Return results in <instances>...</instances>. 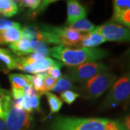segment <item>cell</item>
I'll use <instances>...</instances> for the list:
<instances>
[{"label":"cell","mask_w":130,"mask_h":130,"mask_svg":"<svg viewBox=\"0 0 130 130\" xmlns=\"http://www.w3.org/2000/svg\"><path fill=\"white\" fill-rule=\"evenodd\" d=\"M109 55L108 51L101 48H72L64 46H56L49 49V56L56 59L63 64L74 67L89 62L101 60Z\"/></svg>","instance_id":"obj_1"},{"label":"cell","mask_w":130,"mask_h":130,"mask_svg":"<svg viewBox=\"0 0 130 130\" xmlns=\"http://www.w3.org/2000/svg\"><path fill=\"white\" fill-rule=\"evenodd\" d=\"M50 130H125L119 120L103 118H79L73 116L56 117Z\"/></svg>","instance_id":"obj_2"},{"label":"cell","mask_w":130,"mask_h":130,"mask_svg":"<svg viewBox=\"0 0 130 130\" xmlns=\"http://www.w3.org/2000/svg\"><path fill=\"white\" fill-rule=\"evenodd\" d=\"M41 35V41L66 47L79 46L84 33L77 32L69 27H56L43 25L38 26Z\"/></svg>","instance_id":"obj_3"},{"label":"cell","mask_w":130,"mask_h":130,"mask_svg":"<svg viewBox=\"0 0 130 130\" xmlns=\"http://www.w3.org/2000/svg\"><path fill=\"white\" fill-rule=\"evenodd\" d=\"M3 111V121H5L7 130L30 129L33 121L31 113L23 109L14 108L10 93L5 96Z\"/></svg>","instance_id":"obj_4"},{"label":"cell","mask_w":130,"mask_h":130,"mask_svg":"<svg viewBox=\"0 0 130 130\" xmlns=\"http://www.w3.org/2000/svg\"><path fill=\"white\" fill-rule=\"evenodd\" d=\"M130 100V72L116 80L112 85L101 108L108 110Z\"/></svg>","instance_id":"obj_5"},{"label":"cell","mask_w":130,"mask_h":130,"mask_svg":"<svg viewBox=\"0 0 130 130\" xmlns=\"http://www.w3.org/2000/svg\"><path fill=\"white\" fill-rule=\"evenodd\" d=\"M116 80V75L108 71L97 74L83 84L82 88H78L80 97L85 99H95L101 97L107 90L111 88Z\"/></svg>","instance_id":"obj_6"},{"label":"cell","mask_w":130,"mask_h":130,"mask_svg":"<svg viewBox=\"0 0 130 130\" xmlns=\"http://www.w3.org/2000/svg\"><path fill=\"white\" fill-rule=\"evenodd\" d=\"M108 67L103 62H89L67 70V75L72 83L85 84L89 79L93 78L103 72H107Z\"/></svg>","instance_id":"obj_7"},{"label":"cell","mask_w":130,"mask_h":130,"mask_svg":"<svg viewBox=\"0 0 130 130\" xmlns=\"http://www.w3.org/2000/svg\"><path fill=\"white\" fill-rule=\"evenodd\" d=\"M94 32L101 35L108 41L130 42L129 29L111 21L96 26Z\"/></svg>","instance_id":"obj_8"},{"label":"cell","mask_w":130,"mask_h":130,"mask_svg":"<svg viewBox=\"0 0 130 130\" xmlns=\"http://www.w3.org/2000/svg\"><path fill=\"white\" fill-rule=\"evenodd\" d=\"M57 61L54 60L48 57H43L38 60L35 61L30 64L23 66L19 70L30 74L47 73L48 70L56 64Z\"/></svg>","instance_id":"obj_9"},{"label":"cell","mask_w":130,"mask_h":130,"mask_svg":"<svg viewBox=\"0 0 130 130\" xmlns=\"http://www.w3.org/2000/svg\"><path fill=\"white\" fill-rule=\"evenodd\" d=\"M67 24L71 25L87 16L86 9L78 1L70 0L67 1Z\"/></svg>","instance_id":"obj_10"},{"label":"cell","mask_w":130,"mask_h":130,"mask_svg":"<svg viewBox=\"0 0 130 130\" xmlns=\"http://www.w3.org/2000/svg\"><path fill=\"white\" fill-rule=\"evenodd\" d=\"M22 38L21 28H9L0 30V45L11 44L18 41Z\"/></svg>","instance_id":"obj_11"},{"label":"cell","mask_w":130,"mask_h":130,"mask_svg":"<svg viewBox=\"0 0 130 130\" xmlns=\"http://www.w3.org/2000/svg\"><path fill=\"white\" fill-rule=\"evenodd\" d=\"M106 41L101 35L95 32L84 33V36L79 43V46L84 48H96Z\"/></svg>","instance_id":"obj_12"},{"label":"cell","mask_w":130,"mask_h":130,"mask_svg":"<svg viewBox=\"0 0 130 130\" xmlns=\"http://www.w3.org/2000/svg\"><path fill=\"white\" fill-rule=\"evenodd\" d=\"M9 47L14 54L21 57L33 52L30 46V41L24 38H21L18 41L9 44Z\"/></svg>","instance_id":"obj_13"},{"label":"cell","mask_w":130,"mask_h":130,"mask_svg":"<svg viewBox=\"0 0 130 130\" xmlns=\"http://www.w3.org/2000/svg\"><path fill=\"white\" fill-rule=\"evenodd\" d=\"M47 74H48L47 73H40L35 75L26 74L28 84L32 85L33 88L36 90V91L40 96L45 94L43 89V81Z\"/></svg>","instance_id":"obj_14"},{"label":"cell","mask_w":130,"mask_h":130,"mask_svg":"<svg viewBox=\"0 0 130 130\" xmlns=\"http://www.w3.org/2000/svg\"><path fill=\"white\" fill-rule=\"evenodd\" d=\"M19 9L17 2L12 0H0V14L10 18L18 13Z\"/></svg>","instance_id":"obj_15"},{"label":"cell","mask_w":130,"mask_h":130,"mask_svg":"<svg viewBox=\"0 0 130 130\" xmlns=\"http://www.w3.org/2000/svg\"><path fill=\"white\" fill-rule=\"evenodd\" d=\"M77 90L73 85L72 81L67 74H62L61 77L59 79H57L55 86L51 90L56 93H63L67 90Z\"/></svg>","instance_id":"obj_16"},{"label":"cell","mask_w":130,"mask_h":130,"mask_svg":"<svg viewBox=\"0 0 130 130\" xmlns=\"http://www.w3.org/2000/svg\"><path fill=\"white\" fill-rule=\"evenodd\" d=\"M0 61H2L9 70L17 69L18 57L7 49L0 48Z\"/></svg>","instance_id":"obj_17"},{"label":"cell","mask_w":130,"mask_h":130,"mask_svg":"<svg viewBox=\"0 0 130 130\" xmlns=\"http://www.w3.org/2000/svg\"><path fill=\"white\" fill-rule=\"evenodd\" d=\"M69 28L77 32L88 33V32H93L96 28V25L92 23L88 20L85 18L82 19L79 21H77L74 23H72L69 25Z\"/></svg>","instance_id":"obj_18"},{"label":"cell","mask_w":130,"mask_h":130,"mask_svg":"<svg viewBox=\"0 0 130 130\" xmlns=\"http://www.w3.org/2000/svg\"><path fill=\"white\" fill-rule=\"evenodd\" d=\"M22 30V38L28 41H41V35L38 26H25Z\"/></svg>","instance_id":"obj_19"},{"label":"cell","mask_w":130,"mask_h":130,"mask_svg":"<svg viewBox=\"0 0 130 130\" xmlns=\"http://www.w3.org/2000/svg\"><path fill=\"white\" fill-rule=\"evenodd\" d=\"M9 79L12 88L24 89L28 85V79L26 77V74H9Z\"/></svg>","instance_id":"obj_20"},{"label":"cell","mask_w":130,"mask_h":130,"mask_svg":"<svg viewBox=\"0 0 130 130\" xmlns=\"http://www.w3.org/2000/svg\"><path fill=\"white\" fill-rule=\"evenodd\" d=\"M47 98L48 104L50 108V113L53 114L60 111L63 105V101L57 95L50 92H47L44 94Z\"/></svg>","instance_id":"obj_21"},{"label":"cell","mask_w":130,"mask_h":130,"mask_svg":"<svg viewBox=\"0 0 130 130\" xmlns=\"http://www.w3.org/2000/svg\"><path fill=\"white\" fill-rule=\"evenodd\" d=\"M30 46L32 51L40 54L43 57H48L49 56V48L47 46L46 43L41 41H31Z\"/></svg>","instance_id":"obj_22"},{"label":"cell","mask_w":130,"mask_h":130,"mask_svg":"<svg viewBox=\"0 0 130 130\" xmlns=\"http://www.w3.org/2000/svg\"><path fill=\"white\" fill-rule=\"evenodd\" d=\"M111 22L124 25L130 30V9L112 16Z\"/></svg>","instance_id":"obj_23"},{"label":"cell","mask_w":130,"mask_h":130,"mask_svg":"<svg viewBox=\"0 0 130 130\" xmlns=\"http://www.w3.org/2000/svg\"><path fill=\"white\" fill-rule=\"evenodd\" d=\"M113 15L130 9V0H115L113 2Z\"/></svg>","instance_id":"obj_24"},{"label":"cell","mask_w":130,"mask_h":130,"mask_svg":"<svg viewBox=\"0 0 130 130\" xmlns=\"http://www.w3.org/2000/svg\"><path fill=\"white\" fill-rule=\"evenodd\" d=\"M18 6L21 8H28L30 10V12H34L38 8L41 1L40 0H23L18 2Z\"/></svg>","instance_id":"obj_25"},{"label":"cell","mask_w":130,"mask_h":130,"mask_svg":"<svg viewBox=\"0 0 130 130\" xmlns=\"http://www.w3.org/2000/svg\"><path fill=\"white\" fill-rule=\"evenodd\" d=\"M80 97L79 93H75L72 90H67L61 93V99L62 101L71 105L77 100V98Z\"/></svg>","instance_id":"obj_26"},{"label":"cell","mask_w":130,"mask_h":130,"mask_svg":"<svg viewBox=\"0 0 130 130\" xmlns=\"http://www.w3.org/2000/svg\"><path fill=\"white\" fill-rule=\"evenodd\" d=\"M63 66H64V64L61 62L57 61L56 64L54 65L51 68L48 70L47 74L48 76H51V77H53L54 79H59L62 75L61 72V68Z\"/></svg>","instance_id":"obj_27"},{"label":"cell","mask_w":130,"mask_h":130,"mask_svg":"<svg viewBox=\"0 0 130 130\" xmlns=\"http://www.w3.org/2000/svg\"><path fill=\"white\" fill-rule=\"evenodd\" d=\"M13 28H21V25L20 24L16 22H12L11 20L5 19H0V30Z\"/></svg>","instance_id":"obj_28"},{"label":"cell","mask_w":130,"mask_h":130,"mask_svg":"<svg viewBox=\"0 0 130 130\" xmlns=\"http://www.w3.org/2000/svg\"><path fill=\"white\" fill-rule=\"evenodd\" d=\"M56 82H57V79H54V78L51 77V76H48L47 74L46 77L44 78V81H43V89H44L45 93L51 90L55 86Z\"/></svg>","instance_id":"obj_29"},{"label":"cell","mask_w":130,"mask_h":130,"mask_svg":"<svg viewBox=\"0 0 130 130\" xmlns=\"http://www.w3.org/2000/svg\"><path fill=\"white\" fill-rule=\"evenodd\" d=\"M54 2H55V1H41V3L40 6L38 7V8L36 10H35L34 12H30V13H29V15H30V17H32V16L36 17L37 14H40V13L42 12L44 9H46L47 7H48V6L50 5V4Z\"/></svg>","instance_id":"obj_30"},{"label":"cell","mask_w":130,"mask_h":130,"mask_svg":"<svg viewBox=\"0 0 130 130\" xmlns=\"http://www.w3.org/2000/svg\"><path fill=\"white\" fill-rule=\"evenodd\" d=\"M9 92L5 90L4 89L0 88V119L3 120L4 118V111H3V107H4V103H5V96L9 93Z\"/></svg>","instance_id":"obj_31"},{"label":"cell","mask_w":130,"mask_h":130,"mask_svg":"<svg viewBox=\"0 0 130 130\" xmlns=\"http://www.w3.org/2000/svg\"><path fill=\"white\" fill-rule=\"evenodd\" d=\"M40 95H36V96H32L30 97V104H31V108L32 110H36L39 111V106H40Z\"/></svg>","instance_id":"obj_32"},{"label":"cell","mask_w":130,"mask_h":130,"mask_svg":"<svg viewBox=\"0 0 130 130\" xmlns=\"http://www.w3.org/2000/svg\"><path fill=\"white\" fill-rule=\"evenodd\" d=\"M24 95L28 96V97H32V96H36V95H39L36 91V90L33 88L32 85H28L24 88Z\"/></svg>","instance_id":"obj_33"},{"label":"cell","mask_w":130,"mask_h":130,"mask_svg":"<svg viewBox=\"0 0 130 130\" xmlns=\"http://www.w3.org/2000/svg\"><path fill=\"white\" fill-rule=\"evenodd\" d=\"M12 98L13 100H18L20 98H23L24 95V89H16L12 88V93H11Z\"/></svg>","instance_id":"obj_34"},{"label":"cell","mask_w":130,"mask_h":130,"mask_svg":"<svg viewBox=\"0 0 130 130\" xmlns=\"http://www.w3.org/2000/svg\"><path fill=\"white\" fill-rule=\"evenodd\" d=\"M119 121L121 122L125 130H130V114L126 115Z\"/></svg>","instance_id":"obj_35"},{"label":"cell","mask_w":130,"mask_h":130,"mask_svg":"<svg viewBox=\"0 0 130 130\" xmlns=\"http://www.w3.org/2000/svg\"><path fill=\"white\" fill-rule=\"evenodd\" d=\"M0 130H7L5 121L0 119Z\"/></svg>","instance_id":"obj_36"},{"label":"cell","mask_w":130,"mask_h":130,"mask_svg":"<svg viewBox=\"0 0 130 130\" xmlns=\"http://www.w3.org/2000/svg\"><path fill=\"white\" fill-rule=\"evenodd\" d=\"M128 55H129V57H130V50H129V54H128Z\"/></svg>","instance_id":"obj_37"}]
</instances>
